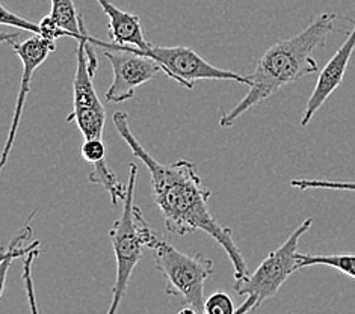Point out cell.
Returning a JSON list of instances; mask_svg holds the SVG:
<instances>
[{"instance_id":"obj_1","label":"cell","mask_w":355,"mask_h":314,"mask_svg":"<svg viewBox=\"0 0 355 314\" xmlns=\"http://www.w3.org/2000/svg\"><path fill=\"white\" fill-rule=\"evenodd\" d=\"M112 121L116 132L129 146L132 155L138 157L150 171L151 193L155 204L164 216L166 230L177 236L205 232L223 246L232 261L234 278L247 277L250 270L234 242L233 230L219 224L209 209L212 192L202 184L198 166L186 159L168 165L157 162L133 134L128 114L116 110Z\"/></svg>"},{"instance_id":"obj_2","label":"cell","mask_w":355,"mask_h":314,"mask_svg":"<svg viewBox=\"0 0 355 314\" xmlns=\"http://www.w3.org/2000/svg\"><path fill=\"white\" fill-rule=\"evenodd\" d=\"M339 19L340 17L334 12L320 14L298 35L277 41L266 49L257 61L254 73L248 76L251 83L247 96L230 109V112L221 115L219 127H232L261 101L275 96L284 87L316 73L319 64L313 53L325 46L329 33L336 29V20Z\"/></svg>"},{"instance_id":"obj_3","label":"cell","mask_w":355,"mask_h":314,"mask_svg":"<svg viewBox=\"0 0 355 314\" xmlns=\"http://www.w3.org/2000/svg\"><path fill=\"white\" fill-rule=\"evenodd\" d=\"M138 166L129 165L128 193L123 200V213L109 230L112 250L116 261V277L112 287V302L107 313L114 314L120 308L130 283L135 268L142 259V250L150 248L156 239L155 232L144 218L141 209L135 204V188H137Z\"/></svg>"},{"instance_id":"obj_4","label":"cell","mask_w":355,"mask_h":314,"mask_svg":"<svg viewBox=\"0 0 355 314\" xmlns=\"http://www.w3.org/2000/svg\"><path fill=\"white\" fill-rule=\"evenodd\" d=\"M150 250L155 268L165 281L166 295L183 299L184 307L180 314L205 313V284L215 272L214 261L202 254H184L159 237L150 245Z\"/></svg>"},{"instance_id":"obj_5","label":"cell","mask_w":355,"mask_h":314,"mask_svg":"<svg viewBox=\"0 0 355 314\" xmlns=\"http://www.w3.org/2000/svg\"><path fill=\"white\" fill-rule=\"evenodd\" d=\"M313 225V219L307 218L295 230L280 248L269 252V256L260 263L259 268L247 277L236 278L233 290L238 296H245L236 313H250L261 307V304L272 298L280 290L282 286L297 270H300L298 245L301 237L306 234Z\"/></svg>"},{"instance_id":"obj_6","label":"cell","mask_w":355,"mask_h":314,"mask_svg":"<svg viewBox=\"0 0 355 314\" xmlns=\"http://www.w3.org/2000/svg\"><path fill=\"white\" fill-rule=\"evenodd\" d=\"M94 46L103 49L105 56L112 65L114 79L106 89V100L111 103H124L135 97L141 85L150 82L156 74L164 73L162 67L151 56L141 55L132 46L106 42L91 35Z\"/></svg>"},{"instance_id":"obj_7","label":"cell","mask_w":355,"mask_h":314,"mask_svg":"<svg viewBox=\"0 0 355 314\" xmlns=\"http://www.w3.org/2000/svg\"><path fill=\"white\" fill-rule=\"evenodd\" d=\"M138 53L151 56L160 64L166 76L177 82L182 87L193 89L197 80H232L236 83L248 85V76H242L230 70L218 69V67L207 62L205 58H201L196 50L184 46L177 47H156L151 46L146 50L132 46Z\"/></svg>"},{"instance_id":"obj_8","label":"cell","mask_w":355,"mask_h":314,"mask_svg":"<svg viewBox=\"0 0 355 314\" xmlns=\"http://www.w3.org/2000/svg\"><path fill=\"white\" fill-rule=\"evenodd\" d=\"M91 33L78 41L76 49V73L73 78V110L67 116V123H76L83 139H101L106 124V110L97 96L94 83L88 69L87 41Z\"/></svg>"},{"instance_id":"obj_9","label":"cell","mask_w":355,"mask_h":314,"mask_svg":"<svg viewBox=\"0 0 355 314\" xmlns=\"http://www.w3.org/2000/svg\"><path fill=\"white\" fill-rule=\"evenodd\" d=\"M19 37H20L19 33H6V32H3L2 37H0V40L3 42H8V44L14 49V52L20 58L21 67H23L20 89H19V96H17V103H15V112L12 116L10 134H8L5 148L2 152L0 169H5L8 159H10V152L15 143V138H17V133H19V127L21 121V115H23V109L26 106V100L31 92L33 73H35L40 67L46 62L49 55L56 50V42L53 40L44 38L43 35H33L24 41H20Z\"/></svg>"},{"instance_id":"obj_10","label":"cell","mask_w":355,"mask_h":314,"mask_svg":"<svg viewBox=\"0 0 355 314\" xmlns=\"http://www.w3.org/2000/svg\"><path fill=\"white\" fill-rule=\"evenodd\" d=\"M355 50V23L348 33V37L343 41V44L339 47V50L329 59L327 65L319 73L318 82L315 85V89H313L311 96L307 101L306 109H304V114L301 118V125L306 127L311 121V118L318 114V110L325 105V101L331 97L333 92L340 87L346 70H348V65L351 58Z\"/></svg>"},{"instance_id":"obj_11","label":"cell","mask_w":355,"mask_h":314,"mask_svg":"<svg viewBox=\"0 0 355 314\" xmlns=\"http://www.w3.org/2000/svg\"><path fill=\"white\" fill-rule=\"evenodd\" d=\"M97 2L109 19L107 32L111 37V42L121 46H135L142 50L151 47L146 40V35H144L141 19L138 15L120 10L111 0H97Z\"/></svg>"},{"instance_id":"obj_12","label":"cell","mask_w":355,"mask_h":314,"mask_svg":"<svg viewBox=\"0 0 355 314\" xmlns=\"http://www.w3.org/2000/svg\"><path fill=\"white\" fill-rule=\"evenodd\" d=\"M50 2H52V10L49 17L67 32V37L79 41L89 35L83 23V17L73 0H50Z\"/></svg>"},{"instance_id":"obj_13","label":"cell","mask_w":355,"mask_h":314,"mask_svg":"<svg viewBox=\"0 0 355 314\" xmlns=\"http://www.w3.org/2000/svg\"><path fill=\"white\" fill-rule=\"evenodd\" d=\"M33 215H35V213H32V215L29 216L26 225H24V227L21 228L20 233L14 237V239L11 241V243H10V246H8V250L3 252V256H2V286H0V298H2V295H3V292H5L6 277H8V270H10L11 263H12L15 259L26 256V254H29L31 251L40 248V242H38V241L32 242L29 246H24V243H26V242L31 239V237H32L31 220H32Z\"/></svg>"},{"instance_id":"obj_14","label":"cell","mask_w":355,"mask_h":314,"mask_svg":"<svg viewBox=\"0 0 355 314\" xmlns=\"http://www.w3.org/2000/svg\"><path fill=\"white\" fill-rule=\"evenodd\" d=\"M300 268L329 266L343 275L355 279V254H331V256H310L298 252Z\"/></svg>"},{"instance_id":"obj_15","label":"cell","mask_w":355,"mask_h":314,"mask_svg":"<svg viewBox=\"0 0 355 314\" xmlns=\"http://www.w3.org/2000/svg\"><path fill=\"white\" fill-rule=\"evenodd\" d=\"M92 171L89 173L88 178L92 184H100L103 186L105 191L111 195L112 204L116 206L118 201H123L125 198V193H128V186H124L118 182L116 175L111 168L106 165L105 160H100V162L92 165Z\"/></svg>"},{"instance_id":"obj_16","label":"cell","mask_w":355,"mask_h":314,"mask_svg":"<svg viewBox=\"0 0 355 314\" xmlns=\"http://www.w3.org/2000/svg\"><path fill=\"white\" fill-rule=\"evenodd\" d=\"M292 188L301 191L307 189H329V191H354L355 182H333V180H311V178H295L291 180Z\"/></svg>"},{"instance_id":"obj_17","label":"cell","mask_w":355,"mask_h":314,"mask_svg":"<svg viewBox=\"0 0 355 314\" xmlns=\"http://www.w3.org/2000/svg\"><path fill=\"white\" fill-rule=\"evenodd\" d=\"M0 11H2V17H0V21H2V24H6V26L23 29V30L33 33V35H41L40 23H33V21H29L26 19H23V17L17 15L15 12L8 10L5 5L0 6Z\"/></svg>"},{"instance_id":"obj_18","label":"cell","mask_w":355,"mask_h":314,"mask_svg":"<svg viewBox=\"0 0 355 314\" xmlns=\"http://www.w3.org/2000/svg\"><path fill=\"white\" fill-rule=\"evenodd\" d=\"M205 313L207 314H232L236 313L233 301L224 292H216L206 299Z\"/></svg>"},{"instance_id":"obj_19","label":"cell","mask_w":355,"mask_h":314,"mask_svg":"<svg viewBox=\"0 0 355 314\" xmlns=\"http://www.w3.org/2000/svg\"><path fill=\"white\" fill-rule=\"evenodd\" d=\"M80 152L83 160L94 165L100 162V160H105L106 146L103 139H83Z\"/></svg>"},{"instance_id":"obj_20","label":"cell","mask_w":355,"mask_h":314,"mask_svg":"<svg viewBox=\"0 0 355 314\" xmlns=\"http://www.w3.org/2000/svg\"><path fill=\"white\" fill-rule=\"evenodd\" d=\"M40 26H41V35H43L44 38L56 41L58 38L67 37V32L62 28H59L49 15H46L44 19L40 21Z\"/></svg>"}]
</instances>
